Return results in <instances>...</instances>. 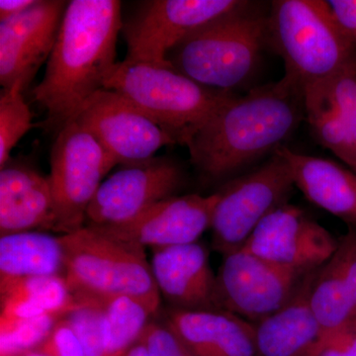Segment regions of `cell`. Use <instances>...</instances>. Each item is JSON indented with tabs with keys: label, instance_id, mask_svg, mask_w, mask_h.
Here are the masks:
<instances>
[{
	"label": "cell",
	"instance_id": "d4e9b609",
	"mask_svg": "<svg viewBox=\"0 0 356 356\" xmlns=\"http://www.w3.org/2000/svg\"><path fill=\"white\" fill-rule=\"evenodd\" d=\"M304 95L327 105L356 144V65L324 81L306 86Z\"/></svg>",
	"mask_w": 356,
	"mask_h": 356
},
{
	"label": "cell",
	"instance_id": "9c48e42d",
	"mask_svg": "<svg viewBox=\"0 0 356 356\" xmlns=\"http://www.w3.org/2000/svg\"><path fill=\"white\" fill-rule=\"evenodd\" d=\"M90 133L76 121L57 134L51 152L50 180L60 235L83 228L103 178L116 165Z\"/></svg>",
	"mask_w": 356,
	"mask_h": 356
},
{
	"label": "cell",
	"instance_id": "e575fe53",
	"mask_svg": "<svg viewBox=\"0 0 356 356\" xmlns=\"http://www.w3.org/2000/svg\"><path fill=\"white\" fill-rule=\"evenodd\" d=\"M23 356H46V355H42V353H39V351L35 350V351H31V353H26V355H24Z\"/></svg>",
	"mask_w": 356,
	"mask_h": 356
},
{
	"label": "cell",
	"instance_id": "d6a6232c",
	"mask_svg": "<svg viewBox=\"0 0 356 356\" xmlns=\"http://www.w3.org/2000/svg\"><path fill=\"white\" fill-rule=\"evenodd\" d=\"M37 0H1L0 1V21L14 17L24 13L36 3Z\"/></svg>",
	"mask_w": 356,
	"mask_h": 356
},
{
	"label": "cell",
	"instance_id": "5bb4252c",
	"mask_svg": "<svg viewBox=\"0 0 356 356\" xmlns=\"http://www.w3.org/2000/svg\"><path fill=\"white\" fill-rule=\"evenodd\" d=\"M67 2L37 0L24 13L0 21V83L24 91L57 40Z\"/></svg>",
	"mask_w": 356,
	"mask_h": 356
},
{
	"label": "cell",
	"instance_id": "7402d4cb",
	"mask_svg": "<svg viewBox=\"0 0 356 356\" xmlns=\"http://www.w3.org/2000/svg\"><path fill=\"white\" fill-rule=\"evenodd\" d=\"M64 273L60 236L30 231L0 238V293L19 281Z\"/></svg>",
	"mask_w": 356,
	"mask_h": 356
},
{
	"label": "cell",
	"instance_id": "484cf974",
	"mask_svg": "<svg viewBox=\"0 0 356 356\" xmlns=\"http://www.w3.org/2000/svg\"><path fill=\"white\" fill-rule=\"evenodd\" d=\"M18 88L2 89L0 95V168L10 159L17 143L33 127L32 113Z\"/></svg>",
	"mask_w": 356,
	"mask_h": 356
},
{
	"label": "cell",
	"instance_id": "e0dca14e",
	"mask_svg": "<svg viewBox=\"0 0 356 356\" xmlns=\"http://www.w3.org/2000/svg\"><path fill=\"white\" fill-rule=\"evenodd\" d=\"M310 300L322 332L318 351L327 337L356 322L355 228L348 227L334 254L316 271Z\"/></svg>",
	"mask_w": 356,
	"mask_h": 356
},
{
	"label": "cell",
	"instance_id": "ba28073f",
	"mask_svg": "<svg viewBox=\"0 0 356 356\" xmlns=\"http://www.w3.org/2000/svg\"><path fill=\"white\" fill-rule=\"evenodd\" d=\"M294 187L286 159L277 151L264 165L221 185L210 228L213 250L222 257L242 250L259 222L288 203Z\"/></svg>",
	"mask_w": 356,
	"mask_h": 356
},
{
	"label": "cell",
	"instance_id": "83f0119b",
	"mask_svg": "<svg viewBox=\"0 0 356 356\" xmlns=\"http://www.w3.org/2000/svg\"><path fill=\"white\" fill-rule=\"evenodd\" d=\"M60 318L53 316L0 325V356H23L38 350Z\"/></svg>",
	"mask_w": 356,
	"mask_h": 356
},
{
	"label": "cell",
	"instance_id": "44dd1931",
	"mask_svg": "<svg viewBox=\"0 0 356 356\" xmlns=\"http://www.w3.org/2000/svg\"><path fill=\"white\" fill-rule=\"evenodd\" d=\"M295 187L314 205L356 229V173L331 159L296 153L283 146Z\"/></svg>",
	"mask_w": 356,
	"mask_h": 356
},
{
	"label": "cell",
	"instance_id": "9a60e30c",
	"mask_svg": "<svg viewBox=\"0 0 356 356\" xmlns=\"http://www.w3.org/2000/svg\"><path fill=\"white\" fill-rule=\"evenodd\" d=\"M218 198L217 192L207 196L175 195L131 221L95 228L124 242L153 250L196 243L211 228Z\"/></svg>",
	"mask_w": 356,
	"mask_h": 356
},
{
	"label": "cell",
	"instance_id": "7c38bea8",
	"mask_svg": "<svg viewBox=\"0 0 356 356\" xmlns=\"http://www.w3.org/2000/svg\"><path fill=\"white\" fill-rule=\"evenodd\" d=\"M184 182V170L170 159L125 165L100 185L89 205L86 225L106 227L131 221L177 195Z\"/></svg>",
	"mask_w": 356,
	"mask_h": 356
},
{
	"label": "cell",
	"instance_id": "8fae6325",
	"mask_svg": "<svg viewBox=\"0 0 356 356\" xmlns=\"http://www.w3.org/2000/svg\"><path fill=\"white\" fill-rule=\"evenodd\" d=\"M74 120L97 140L117 165L149 161L161 147L175 144L156 122L109 89L91 96Z\"/></svg>",
	"mask_w": 356,
	"mask_h": 356
},
{
	"label": "cell",
	"instance_id": "4fadbf2b",
	"mask_svg": "<svg viewBox=\"0 0 356 356\" xmlns=\"http://www.w3.org/2000/svg\"><path fill=\"white\" fill-rule=\"evenodd\" d=\"M339 238L297 206L286 203L267 215L245 250L285 268L310 273L337 250Z\"/></svg>",
	"mask_w": 356,
	"mask_h": 356
},
{
	"label": "cell",
	"instance_id": "1f68e13d",
	"mask_svg": "<svg viewBox=\"0 0 356 356\" xmlns=\"http://www.w3.org/2000/svg\"><path fill=\"white\" fill-rule=\"evenodd\" d=\"M327 2L337 25L356 42V0H331Z\"/></svg>",
	"mask_w": 356,
	"mask_h": 356
},
{
	"label": "cell",
	"instance_id": "3957f363",
	"mask_svg": "<svg viewBox=\"0 0 356 356\" xmlns=\"http://www.w3.org/2000/svg\"><path fill=\"white\" fill-rule=\"evenodd\" d=\"M104 88L116 91L163 129L175 144L188 146L218 110L235 96L196 83L170 64L117 62Z\"/></svg>",
	"mask_w": 356,
	"mask_h": 356
},
{
	"label": "cell",
	"instance_id": "4dcf8cb0",
	"mask_svg": "<svg viewBox=\"0 0 356 356\" xmlns=\"http://www.w3.org/2000/svg\"><path fill=\"white\" fill-rule=\"evenodd\" d=\"M317 356H356V322L327 337Z\"/></svg>",
	"mask_w": 356,
	"mask_h": 356
},
{
	"label": "cell",
	"instance_id": "2e32d148",
	"mask_svg": "<svg viewBox=\"0 0 356 356\" xmlns=\"http://www.w3.org/2000/svg\"><path fill=\"white\" fill-rule=\"evenodd\" d=\"M152 273L161 299L184 311L220 310L209 252L196 243L154 250Z\"/></svg>",
	"mask_w": 356,
	"mask_h": 356
},
{
	"label": "cell",
	"instance_id": "ffe728a7",
	"mask_svg": "<svg viewBox=\"0 0 356 356\" xmlns=\"http://www.w3.org/2000/svg\"><path fill=\"white\" fill-rule=\"evenodd\" d=\"M309 274L301 286L280 310L254 324L259 356H316L322 332L311 305Z\"/></svg>",
	"mask_w": 356,
	"mask_h": 356
},
{
	"label": "cell",
	"instance_id": "277c9868",
	"mask_svg": "<svg viewBox=\"0 0 356 356\" xmlns=\"http://www.w3.org/2000/svg\"><path fill=\"white\" fill-rule=\"evenodd\" d=\"M269 46L285 76L302 88L356 65V42L341 29L327 1L277 0L268 13Z\"/></svg>",
	"mask_w": 356,
	"mask_h": 356
},
{
	"label": "cell",
	"instance_id": "d590c367",
	"mask_svg": "<svg viewBox=\"0 0 356 356\" xmlns=\"http://www.w3.org/2000/svg\"><path fill=\"white\" fill-rule=\"evenodd\" d=\"M355 172L356 173V168H355Z\"/></svg>",
	"mask_w": 356,
	"mask_h": 356
},
{
	"label": "cell",
	"instance_id": "603a6c76",
	"mask_svg": "<svg viewBox=\"0 0 356 356\" xmlns=\"http://www.w3.org/2000/svg\"><path fill=\"white\" fill-rule=\"evenodd\" d=\"M0 324L53 316L64 318L79 302L65 276L31 278L0 293Z\"/></svg>",
	"mask_w": 356,
	"mask_h": 356
},
{
	"label": "cell",
	"instance_id": "5b68a950",
	"mask_svg": "<svg viewBox=\"0 0 356 356\" xmlns=\"http://www.w3.org/2000/svg\"><path fill=\"white\" fill-rule=\"evenodd\" d=\"M60 236L64 276L79 296L100 301L132 297L161 308V294L145 248L86 225Z\"/></svg>",
	"mask_w": 356,
	"mask_h": 356
},
{
	"label": "cell",
	"instance_id": "d6986e66",
	"mask_svg": "<svg viewBox=\"0 0 356 356\" xmlns=\"http://www.w3.org/2000/svg\"><path fill=\"white\" fill-rule=\"evenodd\" d=\"M161 318L193 356H259L254 325L229 312L168 307Z\"/></svg>",
	"mask_w": 356,
	"mask_h": 356
},
{
	"label": "cell",
	"instance_id": "cb8c5ba5",
	"mask_svg": "<svg viewBox=\"0 0 356 356\" xmlns=\"http://www.w3.org/2000/svg\"><path fill=\"white\" fill-rule=\"evenodd\" d=\"M105 344L103 356H123L137 343L159 308L132 297L104 301Z\"/></svg>",
	"mask_w": 356,
	"mask_h": 356
},
{
	"label": "cell",
	"instance_id": "6da1fadb",
	"mask_svg": "<svg viewBox=\"0 0 356 356\" xmlns=\"http://www.w3.org/2000/svg\"><path fill=\"white\" fill-rule=\"evenodd\" d=\"M304 119L303 88L286 76L235 95L192 138V165L203 182L226 184L283 147Z\"/></svg>",
	"mask_w": 356,
	"mask_h": 356
},
{
	"label": "cell",
	"instance_id": "f1b7e54d",
	"mask_svg": "<svg viewBox=\"0 0 356 356\" xmlns=\"http://www.w3.org/2000/svg\"><path fill=\"white\" fill-rule=\"evenodd\" d=\"M140 341L149 356H193L163 318H152Z\"/></svg>",
	"mask_w": 356,
	"mask_h": 356
},
{
	"label": "cell",
	"instance_id": "f546056e",
	"mask_svg": "<svg viewBox=\"0 0 356 356\" xmlns=\"http://www.w3.org/2000/svg\"><path fill=\"white\" fill-rule=\"evenodd\" d=\"M46 356H86L79 337L65 318H60L38 350Z\"/></svg>",
	"mask_w": 356,
	"mask_h": 356
},
{
	"label": "cell",
	"instance_id": "30bf717a",
	"mask_svg": "<svg viewBox=\"0 0 356 356\" xmlns=\"http://www.w3.org/2000/svg\"><path fill=\"white\" fill-rule=\"evenodd\" d=\"M310 273L277 266L245 248L225 255L217 274L220 310L257 324L284 306Z\"/></svg>",
	"mask_w": 356,
	"mask_h": 356
},
{
	"label": "cell",
	"instance_id": "8992f818",
	"mask_svg": "<svg viewBox=\"0 0 356 356\" xmlns=\"http://www.w3.org/2000/svg\"><path fill=\"white\" fill-rule=\"evenodd\" d=\"M266 46L268 13L255 9L187 37L170 51L168 62L196 83L232 92L254 76Z\"/></svg>",
	"mask_w": 356,
	"mask_h": 356
},
{
	"label": "cell",
	"instance_id": "836d02e7",
	"mask_svg": "<svg viewBox=\"0 0 356 356\" xmlns=\"http://www.w3.org/2000/svg\"><path fill=\"white\" fill-rule=\"evenodd\" d=\"M123 356H149V355H147V351L144 344L139 341L137 343L134 344L132 348Z\"/></svg>",
	"mask_w": 356,
	"mask_h": 356
},
{
	"label": "cell",
	"instance_id": "ac0fdd59",
	"mask_svg": "<svg viewBox=\"0 0 356 356\" xmlns=\"http://www.w3.org/2000/svg\"><path fill=\"white\" fill-rule=\"evenodd\" d=\"M57 228L49 177L24 163L9 159L0 170V234Z\"/></svg>",
	"mask_w": 356,
	"mask_h": 356
},
{
	"label": "cell",
	"instance_id": "7a4b0ae2",
	"mask_svg": "<svg viewBox=\"0 0 356 356\" xmlns=\"http://www.w3.org/2000/svg\"><path fill=\"white\" fill-rule=\"evenodd\" d=\"M122 25L120 1L67 2L43 81L33 90L35 102L47 111L44 128L58 134L104 88L117 64Z\"/></svg>",
	"mask_w": 356,
	"mask_h": 356
},
{
	"label": "cell",
	"instance_id": "4316f807",
	"mask_svg": "<svg viewBox=\"0 0 356 356\" xmlns=\"http://www.w3.org/2000/svg\"><path fill=\"white\" fill-rule=\"evenodd\" d=\"M76 332L86 356H103L105 344L104 301L79 296L76 308L64 317Z\"/></svg>",
	"mask_w": 356,
	"mask_h": 356
},
{
	"label": "cell",
	"instance_id": "52a82bcc",
	"mask_svg": "<svg viewBox=\"0 0 356 356\" xmlns=\"http://www.w3.org/2000/svg\"><path fill=\"white\" fill-rule=\"evenodd\" d=\"M259 3L245 0H151L123 21L126 60L170 64L168 56L187 37L218 21L250 13Z\"/></svg>",
	"mask_w": 356,
	"mask_h": 356
}]
</instances>
